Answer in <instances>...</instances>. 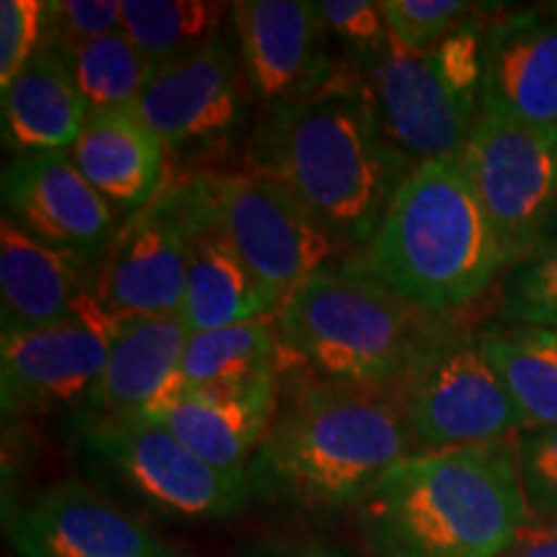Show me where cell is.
Here are the masks:
<instances>
[{
  "instance_id": "6da1fadb",
  "label": "cell",
  "mask_w": 557,
  "mask_h": 557,
  "mask_svg": "<svg viewBox=\"0 0 557 557\" xmlns=\"http://www.w3.org/2000/svg\"><path fill=\"white\" fill-rule=\"evenodd\" d=\"M413 455L400 385L325 377L282 346L276 408L246 472L250 496L310 513L357 508Z\"/></svg>"
},
{
  "instance_id": "7a4b0ae2",
  "label": "cell",
  "mask_w": 557,
  "mask_h": 557,
  "mask_svg": "<svg viewBox=\"0 0 557 557\" xmlns=\"http://www.w3.org/2000/svg\"><path fill=\"white\" fill-rule=\"evenodd\" d=\"M416 165L389 143L354 67L308 101L263 111L246 145V171L278 181L351 259L372 243L389 201Z\"/></svg>"
},
{
  "instance_id": "3957f363",
  "label": "cell",
  "mask_w": 557,
  "mask_h": 557,
  "mask_svg": "<svg viewBox=\"0 0 557 557\" xmlns=\"http://www.w3.org/2000/svg\"><path fill=\"white\" fill-rule=\"evenodd\" d=\"M517 438V436H513ZM408 457L354 508L374 557H500L529 524L517 442Z\"/></svg>"
},
{
  "instance_id": "277c9868",
  "label": "cell",
  "mask_w": 557,
  "mask_h": 557,
  "mask_svg": "<svg viewBox=\"0 0 557 557\" xmlns=\"http://www.w3.org/2000/svg\"><path fill=\"white\" fill-rule=\"evenodd\" d=\"M413 308L455 318L508 271L506 250L459 158L416 165L361 253L341 263Z\"/></svg>"
},
{
  "instance_id": "5b68a950",
  "label": "cell",
  "mask_w": 557,
  "mask_h": 557,
  "mask_svg": "<svg viewBox=\"0 0 557 557\" xmlns=\"http://www.w3.org/2000/svg\"><path fill=\"white\" fill-rule=\"evenodd\" d=\"M274 320L282 346L312 372L400 385L451 318L429 315L338 267L305 278Z\"/></svg>"
},
{
  "instance_id": "8992f818",
  "label": "cell",
  "mask_w": 557,
  "mask_h": 557,
  "mask_svg": "<svg viewBox=\"0 0 557 557\" xmlns=\"http://www.w3.org/2000/svg\"><path fill=\"white\" fill-rule=\"evenodd\" d=\"M67 449L81 478L137 517L218 521L250 500L246 475H227L143 416H73Z\"/></svg>"
},
{
  "instance_id": "52a82bcc",
  "label": "cell",
  "mask_w": 557,
  "mask_h": 557,
  "mask_svg": "<svg viewBox=\"0 0 557 557\" xmlns=\"http://www.w3.org/2000/svg\"><path fill=\"white\" fill-rule=\"evenodd\" d=\"M483 9L426 52L389 41L385 50L348 62L389 143L413 165L462 158L480 114Z\"/></svg>"
},
{
  "instance_id": "ba28073f",
  "label": "cell",
  "mask_w": 557,
  "mask_h": 557,
  "mask_svg": "<svg viewBox=\"0 0 557 557\" xmlns=\"http://www.w3.org/2000/svg\"><path fill=\"white\" fill-rule=\"evenodd\" d=\"M400 389L418 451L483 447L521 431V418L478 333L455 320L418 357Z\"/></svg>"
},
{
  "instance_id": "9c48e42d",
  "label": "cell",
  "mask_w": 557,
  "mask_h": 557,
  "mask_svg": "<svg viewBox=\"0 0 557 557\" xmlns=\"http://www.w3.org/2000/svg\"><path fill=\"white\" fill-rule=\"evenodd\" d=\"M557 132L480 109L462 150V165L487 220L506 250L508 267L549 238L555 207Z\"/></svg>"
},
{
  "instance_id": "30bf717a",
  "label": "cell",
  "mask_w": 557,
  "mask_h": 557,
  "mask_svg": "<svg viewBox=\"0 0 557 557\" xmlns=\"http://www.w3.org/2000/svg\"><path fill=\"white\" fill-rule=\"evenodd\" d=\"M205 178L222 233L282 302L305 278L344 256L329 230L278 181L246 169Z\"/></svg>"
},
{
  "instance_id": "8fae6325",
  "label": "cell",
  "mask_w": 557,
  "mask_h": 557,
  "mask_svg": "<svg viewBox=\"0 0 557 557\" xmlns=\"http://www.w3.org/2000/svg\"><path fill=\"white\" fill-rule=\"evenodd\" d=\"M248 94L240 54L220 34L205 50L152 67L135 109L165 143L169 163L197 165L227 148Z\"/></svg>"
},
{
  "instance_id": "7c38bea8",
  "label": "cell",
  "mask_w": 557,
  "mask_h": 557,
  "mask_svg": "<svg viewBox=\"0 0 557 557\" xmlns=\"http://www.w3.org/2000/svg\"><path fill=\"white\" fill-rule=\"evenodd\" d=\"M116 323L99 299L78 315L0 336V400L5 418L39 416L58 408L75 413L109 361Z\"/></svg>"
},
{
  "instance_id": "4fadbf2b",
  "label": "cell",
  "mask_w": 557,
  "mask_h": 557,
  "mask_svg": "<svg viewBox=\"0 0 557 557\" xmlns=\"http://www.w3.org/2000/svg\"><path fill=\"white\" fill-rule=\"evenodd\" d=\"M189 256V176L173 178L116 230L96 299L114 320L181 315Z\"/></svg>"
},
{
  "instance_id": "5bb4252c",
  "label": "cell",
  "mask_w": 557,
  "mask_h": 557,
  "mask_svg": "<svg viewBox=\"0 0 557 557\" xmlns=\"http://www.w3.org/2000/svg\"><path fill=\"white\" fill-rule=\"evenodd\" d=\"M18 557H160L171 547L143 517L83 478L52 483L5 508Z\"/></svg>"
},
{
  "instance_id": "9a60e30c",
  "label": "cell",
  "mask_w": 557,
  "mask_h": 557,
  "mask_svg": "<svg viewBox=\"0 0 557 557\" xmlns=\"http://www.w3.org/2000/svg\"><path fill=\"white\" fill-rule=\"evenodd\" d=\"M3 218L34 240L101 267L116 218L70 150L16 156L3 169Z\"/></svg>"
},
{
  "instance_id": "2e32d148",
  "label": "cell",
  "mask_w": 557,
  "mask_h": 557,
  "mask_svg": "<svg viewBox=\"0 0 557 557\" xmlns=\"http://www.w3.org/2000/svg\"><path fill=\"white\" fill-rule=\"evenodd\" d=\"M248 90L263 111L308 101L338 73L318 5L308 0L230 3Z\"/></svg>"
},
{
  "instance_id": "e0dca14e",
  "label": "cell",
  "mask_w": 557,
  "mask_h": 557,
  "mask_svg": "<svg viewBox=\"0 0 557 557\" xmlns=\"http://www.w3.org/2000/svg\"><path fill=\"white\" fill-rule=\"evenodd\" d=\"M480 109L557 132V3L487 18Z\"/></svg>"
},
{
  "instance_id": "ac0fdd59",
  "label": "cell",
  "mask_w": 557,
  "mask_h": 557,
  "mask_svg": "<svg viewBox=\"0 0 557 557\" xmlns=\"http://www.w3.org/2000/svg\"><path fill=\"white\" fill-rule=\"evenodd\" d=\"M276 395L278 369H271L246 382L178 393L143 418L176 436L214 470L246 475L250 457L259 449L274 416Z\"/></svg>"
},
{
  "instance_id": "d6986e66",
  "label": "cell",
  "mask_w": 557,
  "mask_h": 557,
  "mask_svg": "<svg viewBox=\"0 0 557 557\" xmlns=\"http://www.w3.org/2000/svg\"><path fill=\"white\" fill-rule=\"evenodd\" d=\"M282 297L269 289L222 233L205 173L189 176V256L181 318L189 333L274 315Z\"/></svg>"
},
{
  "instance_id": "ffe728a7",
  "label": "cell",
  "mask_w": 557,
  "mask_h": 557,
  "mask_svg": "<svg viewBox=\"0 0 557 557\" xmlns=\"http://www.w3.org/2000/svg\"><path fill=\"white\" fill-rule=\"evenodd\" d=\"M96 263L29 238L11 220L0 222V318L3 331L62 323L96 297Z\"/></svg>"
},
{
  "instance_id": "44dd1931",
  "label": "cell",
  "mask_w": 557,
  "mask_h": 557,
  "mask_svg": "<svg viewBox=\"0 0 557 557\" xmlns=\"http://www.w3.org/2000/svg\"><path fill=\"white\" fill-rule=\"evenodd\" d=\"M181 315L124 318L116 323L109 361L83 406L73 416H143L169 398L189 341Z\"/></svg>"
},
{
  "instance_id": "7402d4cb",
  "label": "cell",
  "mask_w": 557,
  "mask_h": 557,
  "mask_svg": "<svg viewBox=\"0 0 557 557\" xmlns=\"http://www.w3.org/2000/svg\"><path fill=\"white\" fill-rule=\"evenodd\" d=\"M88 184L114 214H137L165 186L169 150L135 107L90 111L70 150Z\"/></svg>"
},
{
  "instance_id": "603a6c76",
  "label": "cell",
  "mask_w": 557,
  "mask_h": 557,
  "mask_svg": "<svg viewBox=\"0 0 557 557\" xmlns=\"http://www.w3.org/2000/svg\"><path fill=\"white\" fill-rule=\"evenodd\" d=\"M0 103L3 143L16 156L73 150L90 114L67 65L47 47L3 86Z\"/></svg>"
},
{
  "instance_id": "cb8c5ba5",
  "label": "cell",
  "mask_w": 557,
  "mask_h": 557,
  "mask_svg": "<svg viewBox=\"0 0 557 557\" xmlns=\"http://www.w3.org/2000/svg\"><path fill=\"white\" fill-rule=\"evenodd\" d=\"M478 344L521 418V431L557 426V329L487 325Z\"/></svg>"
},
{
  "instance_id": "d4e9b609",
  "label": "cell",
  "mask_w": 557,
  "mask_h": 557,
  "mask_svg": "<svg viewBox=\"0 0 557 557\" xmlns=\"http://www.w3.org/2000/svg\"><path fill=\"white\" fill-rule=\"evenodd\" d=\"M271 369H282V341L274 315L191 333L181 357L176 382L165 400L197 387L253 380Z\"/></svg>"
},
{
  "instance_id": "484cf974",
  "label": "cell",
  "mask_w": 557,
  "mask_h": 557,
  "mask_svg": "<svg viewBox=\"0 0 557 557\" xmlns=\"http://www.w3.org/2000/svg\"><path fill=\"white\" fill-rule=\"evenodd\" d=\"M225 9L209 0H122V32L152 70L218 39Z\"/></svg>"
},
{
  "instance_id": "4316f807",
  "label": "cell",
  "mask_w": 557,
  "mask_h": 557,
  "mask_svg": "<svg viewBox=\"0 0 557 557\" xmlns=\"http://www.w3.org/2000/svg\"><path fill=\"white\" fill-rule=\"evenodd\" d=\"M65 62L88 111L129 109L143 94L150 65L122 29L67 47H47Z\"/></svg>"
},
{
  "instance_id": "83f0119b",
  "label": "cell",
  "mask_w": 557,
  "mask_h": 557,
  "mask_svg": "<svg viewBox=\"0 0 557 557\" xmlns=\"http://www.w3.org/2000/svg\"><path fill=\"white\" fill-rule=\"evenodd\" d=\"M498 323L557 329V240L508 267L498 289Z\"/></svg>"
},
{
  "instance_id": "f1b7e54d",
  "label": "cell",
  "mask_w": 557,
  "mask_h": 557,
  "mask_svg": "<svg viewBox=\"0 0 557 557\" xmlns=\"http://www.w3.org/2000/svg\"><path fill=\"white\" fill-rule=\"evenodd\" d=\"M389 39L408 52H426L475 16L483 5L462 0H382Z\"/></svg>"
},
{
  "instance_id": "f546056e",
  "label": "cell",
  "mask_w": 557,
  "mask_h": 557,
  "mask_svg": "<svg viewBox=\"0 0 557 557\" xmlns=\"http://www.w3.org/2000/svg\"><path fill=\"white\" fill-rule=\"evenodd\" d=\"M513 442L529 521L557 524V426L519 431Z\"/></svg>"
},
{
  "instance_id": "4dcf8cb0",
  "label": "cell",
  "mask_w": 557,
  "mask_h": 557,
  "mask_svg": "<svg viewBox=\"0 0 557 557\" xmlns=\"http://www.w3.org/2000/svg\"><path fill=\"white\" fill-rule=\"evenodd\" d=\"M122 29V0H47L41 47H67Z\"/></svg>"
},
{
  "instance_id": "1f68e13d",
  "label": "cell",
  "mask_w": 557,
  "mask_h": 557,
  "mask_svg": "<svg viewBox=\"0 0 557 557\" xmlns=\"http://www.w3.org/2000/svg\"><path fill=\"white\" fill-rule=\"evenodd\" d=\"M315 5L329 39L344 45L351 60L385 50L393 41L380 0H323Z\"/></svg>"
},
{
  "instance_id": "d6a6232c",
  "label": "cell",
  "mask_w": 557,
  "mask_h": 557,
  "mask_svg": "<svg viewBox=\"0 0 557 557\" xmlns=\"http://www.w3.org/2000/svg\"><path fill=\"white\" fill-rule=\"evenodd\" d=\"M41 47L39 0H3L0 3V83L9 86L29 65Z\"/></svg>"
},
{
  "instance_id": "836d02e7",
  "label": "cell",
  "mask_w": 557,
  "mask_h": 557,
  "mask_svg": "<svg viewBox=\"0 0 557 557\" xmlns=\"http://www.w3.org/2000/svg\"><path fill=\"white\" fill-rule=\"evenodd\" d=\"M238 557H367L359 549L320 540H269L256 542Z\"/></svg>"
},
{
  "instance_id": "e575fe53",
  "label": "cell",
  "mask_w": 557,
  "mask_h": 557,
  "mask_svg": "<svg viewBox=\"0 0 557 557\" xmlns=\"http://www.w3.org/2000/svg\"><path fill=\"white\" fill-rule=\"evenodd\" d=\"M500 557H557V524L529 521Z\"/></svg>"
},
{
  "instance_id": "d590c367",
  "label": "cell",
  "mask_w": 557,
  "mask_h": 557,
  "mask_svg": "<svg viewBox=\"0 0 557 557\" xmlns=\"http://www.w3.org/2000/svg\"><path fill=\"white\" fill-rule=\"evenodd\" d=\"M549 240H557V139H555V207H553V225H549Z\"/></svg>"
},
{
  "instance_id": "8d00e7d4",
  "label": "cell",
  "mask_w": 557,
  "mask_h": 557,
  "mask_svg": "<svg viewBox=\"0 0 557 557\" xmlns=\"http://www.w3.org/2000/svg\"><path fill=\"white\" fill-rule=\"evenodd\" d=\"M160 557H184V555L176 553V549H171V553H165V555H160Z\"/></svg>"
}]
</instances>
